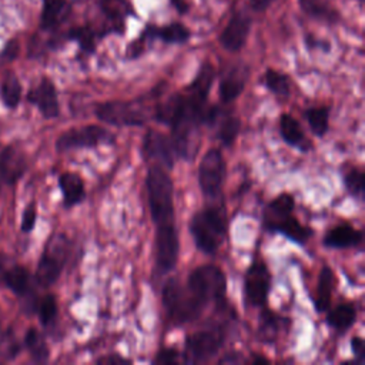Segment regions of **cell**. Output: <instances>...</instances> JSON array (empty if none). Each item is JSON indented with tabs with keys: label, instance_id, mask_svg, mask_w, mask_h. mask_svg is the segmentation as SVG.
<instances>
[{
	"label": "cell",
	"instance_id": "obj_5",
	"mask_svg": "<svg viewBox=\"0 0 365 365\" xmlns=\"http://www.w3.org/2000/svg\"><path fill=\"white\" fill-rule=\"evenodd\" d=\"M187 288L204 305L210 302L220 304L224 301L227 281L224 271L214 264H204L194 268L187 279Z\"/></svg>",
	"mask_w": 365,
	"mask_h": 365
},
{
	"label": "cell",
	"instance_id": "obj_20",
	"mask_svg": "<svg viewBox=\"0 0 365 365\" xmlns=\"http://www.w3.org/2000/svg\"><path fill=\"white\" fill-rule=\"evenodd\" d=\"M3 282L17 298L27 299V307H29V298L33 297V289H31V277L26 267L16 264L7 268L3 272Z\"/></svg>",
	"mask_w": 365,
	"mask_h": 365
},
{
	"label": "cell",
	"instance_id": "obj_10",
	"mask_svg": "<svg viewBox=\"0 0 365 365\" xmlns=\"http://www.w3.org/2000/svg\"><path fill=\"white\" fill-rule=\"evenodd\" d=\"M227 174L225 160L218 148H210L198 167V185L204 197L217 198Z\"/></svg>",
	"mask_w": 365,
	"mask_h": 365
},
{
	"label": "cell",
	"instance_id": "obj_2",
	"mask_svg": "<svg viewBox=\"0 0 365 365\" xmlns=\"http://www.w3.org/2000/svg\"><path fill=\"white\" fill-rule=\"evenodd\" d=\"M147 200L155 224V262L161 272L174 269L180 242L174 218L173 181L163 165L154 164L145 175Z\"/></svg>",
	"mask_w": 365,
	"mask_h": 365
},
{
	"label": "cell",
	"instance_id": "obj_16",
	"mask_svg": "<svg viewBox=\"0 0 365 365\" xmlns=\"http://www.w3.org/2000/svg\"><path fill=\"white\" fill-rule=\"evenodd\" d=\"M98 9L107 20L103 37L111 33L123 34L125 29V19L128 16H135V10L128 0H98Z\"/></svg>",
	"mask_w": 365,
	"mask_h": 365
},
{
	"label": "cell",
	"instance_id": "obj_25",
	"mask_svg": "<svg viewBox=\"0 0 365 365\" xmlns=\"http://www.w3.org/2000/svg\"><path fill=\"white\" fill-rule=\"evenodd\" d=\"M279 133H281V137H282L284 143H287L288 145L299 148L302 151L309 150L308 148L309 143L305 138V134H304V130H302L301 124L291 114H288V113L281 114Z\"/></svg>",
	"mask_w": 365,
	"mask_h": 365
},
{
	"label": "cell",
	"instance_id": "obj_27",
	"mask_svg": "<svg viewBox=\"0 0 365 365\" xmlns=\"http://www.w3.org/2000/svg\"><path fill=\"white\" fill-rule=\"evenodd\" d=\"M355 321H356V308L354 304H349V302L336 305L327 315V324L339 332H345L346 329H349L355 324Z\"/></svg>",
	"mask_w": 365,
	"mask_h": 365
},
{
	"label": "cell",
	"instance_id": "obj_33",
	"mask_svg": "<svg viewBox=\"0 0 365 365\" xmlns=\"http://www.w3.org/2000/svg\"><path fill=\"white\" fill-rule=\"evenodd\" d=\"M262 83L265 88H268L271 93L279 97H288L289 96V77L275 68H267L262 77Z\"/></svg>",
	"mask_w": 365,
	"mask_h": 365
},
{
	"label": "cell",
	"instance_id": "obj_37",
	"mask_svg": "<svg viewBox=\"0 0 365 365\" xmlns=\"http://www.w3.org/2000/svg\"><path fill=\"white\" fill-rule=\"evenodd\" d=\"M38 318L43 327H48L57 317V301L53 294L44 295L37 305Z\"/></svg>",
	"mask_w": 365,
	"mask_h": 365
},
{
	"label": "cell",
	"instance_id": "obj_17",
	"mask_svg": "<svg viewBox=\"0 0 365 365\" xmlns=\"http://www.w3.org/2000/svg\"><path fill=\"white\" fill-rule=\"evenodd\" d=\"M27 168L24 154L13 147H4L0 151V192L4 185H13L17 182Z\"/></svg>",
	"mask_w": 365,
	"mask_h": 365
},
{
	"label": "cell",
	"instance_id": "obj_29",
	"mask_svg": "<svg viewBox=\"0 0 365 365\" xmlns=\"http://www.w3.org/2000/svg\"><path fill=\"white\" fill-rule=\"evenodd\" d=\"M24 346L34 362H47L50 351L41 334L36 328H29L24 334Z\"/></svg>",
	"mask_w": 365,
	"mask_h": 365
},
{
	"label": "cell",
	"instance_id": "obj_1",
	"mask_svg": "<svg viewBox=\"0 0 365 365\" xmlns=\"http://www.w3.org/2000/svg\"><path fill=\"white\" fill-rule=\"evenodd\" d=\"M215 78V68L210 61H204L185 93L171 94L165 101L158 103L154 111L157 121L171 128V140L178 158L190 160L197 153L198 128L202 124L217 121L218 108L207 107L208 94Z\"/></svg>",
	"mask_w": 365,
	"mask_h": 365
},
{
	"label": "cell",
	"instance_id": "obj_30",
	"mask_svg": "<svg viewBox=\"0 0 365 365\" xmlns=\"http://www.w3.org/2000/svg\"><path fill=\"white\" fill-rule=\"evenodd\" d=\"M0 97H1L4 107H7L10 110H13L19 106V103L21 100V83L16 74L9 73L4 77V80L0 86Z\"/></svg>",
	"mask_w": 365,
	"mask_h": 365
},
{
	"label": "cell",
	"instance_id": "obj_14",
	"mask_svg": "<svg viewBox=\"0 0 365 365\" xmlns=\"http://www.w3.org/2000/svg\"><path fill=\"white\" fill-rule=\"evenodd\" d=\"M27 101L33 104L40 114L50 120L60 115V103L57 88L48 77H43L27 94Z\"/></svg>",
	"mask_w": 365,
	"mask_h": 365
},
{
	"label": "cell",
	"instance_id": "obj_38",
	"mask_svg": "<svg viewBox=\"0 0 365 365\" xmlns=\"http://www.w3.org/2000/svg\"><path fill=\"white\" fill-rule=\"evenodd\" d=\"M364 171L361 168H351L345 175H344V184L345 188L349 191L351 195L354 197H362L364 194Z\"/></svg>",
	"mask_w": 365,
	"mask_h": 365
},
{
	"label": "cell",
	"instance_id": "obj_4",
	"mask_svg": "<svg viewBox=\"0 0 365 365\" xmlns=\"http://www.w3.org/2000/svg\"><path fill=\"white\" fill-rule=\"evenodd\" d=\"M161 295L165 312L175 325H182L197 319L205 307L194 297L187 285L184 287L175 278L165 282Z\"/></svg>",
	"mask_w": 365,
	"mask_h": 365
},
{
	"label": "cell",
	"instance_id": "obj_8",
	"mask_svg": "<svg viewBox=\"0 0 365 365\" xmlns=\"http://www.w3.org/2000/svg\"><path fill=\"white\" fill-rule=\"evenodd\" d=\"M225 341V331L221 327L197 331L185 338L184 359L187 362L200 364L214 358Z\"/></svg>",
	"mask_w": 365,
	"mask_h": 365
},
{
	"label": "cell",
	"instance_id": "obj_24",
	"mask_svg": "<svg viewBox=\"0 0 365 365\" xmlns=\"http://www.w3.org/2000/svg\"><path fill=\"white\" fill-rule=\"evenodd\" d=\"M298 6L304 14L327 24L341 21L339 11L334 7L332 0H298Z\"/></svg>",
	"mask_w": 365,
	"mask_h": 365
},
{
	"label": "cell",
	"instance_id": "obj_31",
	"mask_svg": "<svg viewBox=\"0 0 365 365\" xmlns=\"http://www.w3.org/2000/svg\"><path fill=\"white\" fill-rule=\"evenodd\" d=\"M304 117L311 128V131L322 137L329 130V107L319 106V107H311L305 110Z\"/></svg>",
	"mask_w": 365,
	"mask_h": 365
},
{
	"label": "cell",
	"instance_id": "obj_45",
	"mask_svg": "<svg viewBox=\"0 0 365 365\" xmlns=\"http://www.w3.org/2000/svg\"><path fill=\"white\" fill-rule=\"evenodd\" d=\"M170 4L174 7V10L180 14L184 16L190 10V3L187 0H170Z\"/></svg>",
	"mask_w": 365,
	"mask_h": 365
},
{
	"label": "cell",
	"instance_id": "obj_26",
	"mask_svg": "<svg viewBox=\"0 0 365 365\" xmlns=\"http://www.w3.org/2000/svg\"><path fill=\"white\" fill-rule=\"evenodd\" d=\"M335 285V274L331 267L324 265L318 275V284H317V295L314 299L315 309L318 312L328 311L332 299V291Z\"/></svg>",
	"mask_w": 365,
	"mask_h": 365
},
{
	"label": "cell",
	"instance_id": "obj_43",
	"mask_svg": "<svg viewBox=\"0 0 365 365\" xmlns=\"http://www.w3.org/2000/svg\"><path fill=\"white\" fill-rule=\"evenodd\" d=\"M275 0H250V9L255 13H262L271 7Z\"/></svg>",
	"mask_w": 365,
	"mask_h": 365
},
{
	"label": "cell",
	"instance_id": "obj_41",
	"mask_svg": "<svg viewBox=\"0 0 365 365\" xmlns=\"http://www.w3.org/2000/svg\"><path fill=\"white\" fill-rule=\"evenodd\" d=\"M19 54V43L11 38L10 41H7V44L4 46V48L0 53V60L1 61H13Z\"/></svg>",
	"mask_w": 365,
	"mask_h": 365
},
{
	"label": "cell",
	"instance_id": "obj_22",
	"mask_svg": "<svg viewBox=\"0 0 365 365\" xmlns=\"http://www.w3.org/2000/svg\"><path fill=\"white\" fill-rule=\"evenodd\" d=\"M58 188L63 195V204L66 208H71L86 198V187L83 178L77 173L66 171L58 175Z\"/></svg>",
	"mask_w": 365,
	"mask_h": 365
},
{
	"label": "cell",
	"instance_id": "obj_9",
	"mask_svg": "<svg viewBox=\"0 0 365 365\" xmlns=\"http://www.w3.org/2000/svg\"><path fill=\"white\" fill-rule=\"evenodd\" d=\"M96 115L106 124L117 127L143 125L147 120L145 111L137 101H106L96 107Z\"/></svg>",
	"mask_w": 365,
	"mask_h": 365
},
{
	"label": "cell",
	"instance_id": "obj_7",
	"mask_svg": "<svg viewBox=\"0 0 365 365\" xmlns=\"http://www.w3.org/2000/svg\"><path fill=\"white\" fill-rule=\"evenodd\" d=\"M114 140L115 135L106 127L87 124L83 127H73L61 133L56 140V150L63 153L77 148H94L100 144H111Z\"/></svg>",
	"mask_w": 365,
	"mask_h": 365
},
{
	"label": "cell",
	"instance_id": "obj_34",
	"mask_svg": "<svg viewBox=\"0 0 365 365\" xmlns=\"http://www.w3.org/2000/svg\"><path fill=\"white\" fill-rule=\"evenodd\" d=\"M281 319L282 318L277 317L274 312L264 309L262 314L259 315V327H258L259 338L265 342H272L279 332Z\"/></svg>",
	"mask_w": 365,
	"mask_h": 365
},
{
	"label": "cell",
	"instance_id": "obj_11",
	"mask_svg": "<svg viewBox=\"0 0 365 365\" xmlns=\"http://www.w3.org/2000/svg\"><path fill=\"white\" fill-rule=\"evenodd\" d=\"M245 298L252 307H264L271 288V274L262 259H254L248 267L244 281Z\"/></svg>",
	"mask_w": 365,
	"mask_h": 365
},
{
	"label": "cell",
	"instance_id": "obj_3",
	"mask_svg": "<svg viewBox=\"0 0 365 365\" xmlns=\"http://www.w3.org/2000/svg\"><path fill=\"white\" fill-rule=\"evenodd\" d=\"M190 232L195 247L205 254H215L227 234V212L224 207H207L190 220Z\"/></svg>",
	"mask_w": 365,
	"mask_h": 365
},
{
	"label": "cell",
	"instance_id": "obj_36",
	"mask_svg": "<svg viewBox=\"0 0 365 365\" xmlns=\"http://www.w3.org/2000/svg\"><path fill=\"white\" fill-rule=\"evenodd\" d=\"M20 351L21 345L16 338L14 332L11 329L3 332V335L0 336V358L4 361H11L19 356Z\"/></svg>",
	"mask_w": 365,
	"mask_h": 365
},
{
	"label": "cell",
	"instance_id": "obj_39",
	"mask_svg": "<svg viewBox=\"0 0 365 365\" xmlns=\"http://www.w3.org/2000/svg\"><path fill=\"white\" fill-rule=\"evenodd\" d=\"M36 220H37V208L34 202L27 204V207L24 208L23 214H21V224L20 228L23 232H31L34 225H36Z\"/></svg>",
	"mask_w": 365,
	"mask_h": 365
},
{
	"label": "cell",
	"instance_id": "obj_32",
	"mask_svg": "<svg viewBox=\"0 0 365 365\" xmlns=\"http://www.w3.org/2000/svg\"><path fill=\"white\" fill-rule=\"evenodd\" d=\"M295 210V198L288 192H281L277 195L264 211V220H274L292 214Z\"/></svg>",
	"mask_w": 365,
	"mask_h": 365
},
{
	"label": "cell",
	"instance_id": "obj_18",
	"mask_svg": "<svg viewBox=\"0 0 365 365\" xmlns=\"http://www.w3.org/2000/svg\"><path fill=\"white\" fill-rule=\"evenodd\" d=\"M264 227L271 232H278L285 235L288 240L297 242V244H305L308 238L312 235V230L309 227L302 225L292 214L274 218V220H265Z\"/></svg>",
	"mask_w": 365,
	"mask_h": 365
},
{
	"label": "cell",
	"instance_id": "obj_28",
	"mask_svg": "<svg viewBox=\"0 0 365 365\" xmlns=\"http://www.w3.org/2000/svg\"><path fill=\"white\" fill-rule=\"evenodd\" d=\"M66 37L67 40L76 41L80 50L86 54H93L96 51L98 34L90 26H76L68 30Z\"/></svg>",
	"mask_w": 365,
	"mask_h": 365
},
{
	"label": "cell",
	"instance_id": "obj_42",
	"mask_svg": "<svg viewBox=\"0 0 365 365\" xmlns=\"http://www.w3.org/2000/svg\"><path fill=\"white\" fill-rule=\"evenodd\" d=\"M351 348H352V354L359 361L365 359V341L361 336H354L351 339Z\"/></svg>",
	"mask_w": 365,
	"mask_h": 365
},
{
	"label": "cell",
	"instance_id": "obj_15",
	"mask_svg": "<svg viewBox=\"0 0 365 365\" xmlns=\"http://www.w3.org/2000/svg\"><path fill=\"white\" fill-rule=\"evenodd\" d=\"M138 38L147 46L154 40H161L165 44H185L191 38L190 29L181 21H173L164 26L145 24Z\"/></svg>",
	"mask_w": 365,
	"mask_h": 365
},
{
	"label": "cell",
	"instance_id": "obj_12",
	"mask_svg": "<svg viewBox=\"0 0 365 365\" xmlns=\"http://www.w3.org/2000/svg\"><path fill=\"white\" fill-rule=\"evenodd\" d=\"M252 19L244 10H237L231 14L225 27L218 36L221 47L230 53H238L245 46L251 33Z\"/></svg>",
	"mask_w": 365,
	"mask_h": 365
},
{
	"label": "cell",
	"instance_id": "obj_40",
	"mask_svg": "<svg viewBox=\"0 0 365 365\" xmlns=\"http://www.w3.org/2000/svg\"><path fill=\"white\" fill-rule=\"evenodd\" d=\"M178 355L180 354L174 348H161L153 359V364H175L178 362Z\"/></svg>",
	"mask_w": 365,
	"mask_h": 365
},
{
	"label": "cell",
	"instance_id": "obj_35",
	"mask_svg": "<svg viewBox=\"0 0 365 365\" xmlns=\"http://www.w3.org/2000/svg\"><path fill=\"white\" fill-rule=\"evenodd\" d=\"M240 130H241V121H240V118L235 117V115H225V117L220 121V124H218L217 137H218V140H220L224 145L230 147V145L235 141V138H237Z\"/></svg>",
	"mask_w": 365,
	"mask_h": 365
},
{
	"label": "cell",
	"instance_id": "obj_46",
	"mask_svg": "<svg viewBox=\"0 0 365 365\" xmlns=\"http://www.w3.org/2000/svg\"><path fill=\"white\" fill-rule=\"evenodd\" d=\"M252 362H254V364H257V362H265V364H267V362H269V361H268L265 356H262V355H257L255 358H252Z\"/></svg>",
	"mask_w": 365,
	"mask_h": 365
},
{
	"label": "cell",
	"instance_id": "obj_23",
	"mask_svg": "<svg viewBox=\"0 0 365 365\" xmlns=\"http://www.w3.org/2000/svg\"><path fill=\"white\" fill-rule=\"evenodd\" d=\"M40 29L54 30L64 23L71 11V6L67 0H41Z\"/></svg>",
	"mask_w": 365,
	"mask_h": 365
},
{
	"label": "cell",
	"instance_id": "obj_13",
	"mask_svg": "<svg viewBox=\"0 0 365 365\" xmlns=\"http://www.w3.org/2000/svg\"><path fill=\"white\" fill-rule=\"evenodd\" d=\"M143 153L145 158L157 160L160 161V165L165 168H173L175 158H178L171 137L157 130H148L145 133L143 140Z\"/></svg>",
	"mask_w": 365,
	"mask_h": 365
},
{
	"label": "cell",
	"instance_id": "obj_19",
	"mask_svg": "<svg viewBox=\"0 0 365 365\" xmlns=\"http://www.w3.org/2000/svg\"><path fill=\"white\" fill-rule=\"evenodd\" d=\"M250 77V68L245 64H235L220 81V97L224 103L234 101L244 90Z\"/></svg>",
	"mask_w": 365,
	"mask_h": 365
},
{
	"label": "cell",
	"instance_id": "obj_6",
	"mask_svg": "<svg viewBox=\"0 0 365 365\" xmlns=\"http://www.w3.org/2000/svg\"><path fill=\"white\" fill-rule=\"evenodd\" d=\"M67 255L68 238L64 234H56L50 237L36 268V282L43 288L53 285L64 268Z\"/></svg>",
	"mask_w": 365,
	"mask_h": 365
},
{
	"label": "cell",
	"instance_id": "obj_21",
	"mask_svg": "<svg viewBox=\"0 0 365 365\" xmlns=\"http://www.w3.org/2000/svg\"><path fill=\"white\" fill-rule=\"evenodd\" d=\"M362 232L349 224H339L331 228L324 237V245L334 250L358 247L362 242Z\"/></svg>",
	"mask_w": 365,
	"mask_h": 365
},
{
	"label": "cell",
	"instance_id": "obj_44",
	"mask_svg": "<svg viewBox=\"0 0 365 365\" xmlns=\"http://www.w3.org/2000/svg\"><path fill=\"white\" fill-rule=\"evenodd\" d=\"M97 362L98 364H130L131 361L120 356L118 354H110L108 356H103V358L97 359Z\"/></svg>",
	"mask_w": 365,
	"mask_h": 365
}]
</instances>
